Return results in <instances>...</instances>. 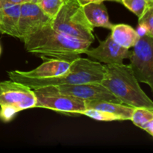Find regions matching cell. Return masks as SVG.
I'll use <instances>...</instances> for the list:
<instances>
[{
	"label": "cell",
	"mask_w": 153,
	"mask_h": 153,
	"mask_svg": "<svg viewBox=\"0 0 153 153\" xmlns=\"http://www.w3.org/2000/svg\"><path fill=\"white\" fill-rule=\"evenodd\" d=\"M105 73V65L99 61L78 56L70 70L61 76L48 79H34L19 74L18 70L7 72L9 79L22 83L31 89L48 86L73 85L86 83H101Z\"/></svg>",
	"instance_id": "obj_1"
},
{
	"label": "cell",
	"mask_w": 153,
	"mask_h": 153,
	"mask_svg": "<svg viewBox=\"0 0 153 153\" xmlns=\"http://www.w3.org/2000/svg\"><path fill=\"white\" fill-rule=\"evenodd\" d=\"M105 73L101 84L121 103L133 108L153 110V102L142 90L129 65L105 64Z\"/></svg>",
	"instance_id": "obj_2"
},
{
	"label": "cell",
	"mask_w": 153,
	"mask_h": 153,
	"mask_svg": "<svg viewBox=\"0 0 153 153\" xmlns=\"http://www.w3.org/2000/svg\"><path fill=\"white\" fill-rule=\"evenodd\" d=\"M22 42L28 52L46 55H80L91 45L61 34L52 28L51 22L30 34Z\"/></svg>",
	"instance_id": "obj_3"
},
{
	"label": "cell",
	"mask_w": 153,
	"mask_h": 153,
	"mask_svg": "<svg viewBox=\"0 0 153 153\" xmlns=\"http://www.w3.org/2000/svg\"><path fill=\"white\" fill-rule=\"evenodd\" d=\"M51 25L55 30L71 38L91 43L95 40L94 28L87 19L83 6L78 0H66L51 20Z\"/></svg>",
	"instance_id": "obj_4"
},
{
	"label": "cell",
	"mask_w": 153,
	"mask_h": 153,
	"mask_svg": "<svg viewBox=\"0 0 153 153\" xmlns=\"http://www.w3.org/2000/svg\"><path fill=\"white\" fill-rule=\"evenodd\" d=\"M129 67L139 82L153 89V36L140 34V38L133 46Z\"/></svg>",
	"instance_id": "obj_5"
},
{
	"label": "cell",
	"mask_w": 153,
	"mask_h": 153,
	"mask_svg": "<svg viewBox=\"0 0 153 153\" xmlns=\"http://www.w3.org/2000/svg\"><path fill=\"white\" fill-rule=\"evenodd\" d=\"M35 94L36 108H43L57 112L80 114L86 109L84 100L60 92L55 86L32 89Z\"/></svg>",
	"instance_id": "obj_6"
},
{
	"label": "cell",
	"mask_w": 153,
	"mask_h": 153,
	"mask_svg": "<svg viewBox=\"0 0 153 153\" xmlns=\"http://www.w3.org/2000/svg\"><path fill=\"white\" fill-rule=\"evenodd\" d=\"M36 103L35 94L29 87L11 79L0 82V105L13 106L21 111L36 108Z\"/></svg>",
	"instance_id": "obj_7"
},
{
	"label": "cell",
	"mask_w": 153,
	"mask_h": 153,
	"mask_svg": "<svg viewBox=\"0 0 153 153\" xmlns=\"http://www.w3.org/2000/svg\"><path fill=\"white\" fill-rule=\"evenodd\" d=\"M79 55H40L43 63L30 71H20L19 74L34 79H48L61 76L70 70L73 61Z\"/></svg>",
	"instance_id": "obj_8"
},
{
	"label": "cell",
	"mask_w": 153,
	"mask_h": 153,
	"mask_svg": "<svg viewBox=\"0 0 153 153\" xmlns=\"http://www.w3.org/2000/svg\"><path fill=\"white\" fill-rule=\"evenodd\" d=\"M55 87L62 94L77 97L85 102L107 101L121 103V102L101 83L59 85Z\"/></svg>",
	"instance_id": "obj_9"
},
{
	"label": "cell",
	"mask_w": 153,
	"mask_h": 153,
	"mask_svg": "<svg viewBox=\"0 0 153 153\" xmlns=\"http://www.w3.org/2000/svg\"><path fill=\"white\" fill-rule=\"evenodd\" d=\"M51 19L38 4L32 1L23 3L20 6V16L19 20V39L23 40L40 27L51 22Z\"/></svg>",
	"instance_id": "obj_10"
},
{
	"label": "cell",
	"mask_w": 153,
	"mask_h": 153,
	"mask_svg": "<svg viewBox=\"0 0 153 153\" xmlns=\"http://www.w3.org/2000/svg\"><path fill=\"white\" fill-rule=\"evenodd\" d=\"M99 46L88 49L85 55L105 64H122L126 59H129L131 51L115 43L110 35L104 40H99Z\"/></svg>",
	"instance_id": "obj_11"
},
{
	"label": "cell",
	"mask_w": 153,
	"mask_h": 153,
	"mask_svg": "<svg viewBox=\"0 0 153 153\" xmlns=\"http://www.w3.org/2000/svg\"><path fill=\"white\" fill-rule=\"evenodd\" d=\"M20 6L0 0V26L3 34L19 38Z\"/></svg>",
	"instance_id": "obj_12"
},
{
	"label": "cell",
	"mask_w": 153,
	"mask_h": 153,
	"mask_svg": "<svg viewBox=\"0 0 153 153\" xmlns=\"http://www.w3.org/2000/svg\"><path fill=\"white\" fill-rule=\"evenodd\" d=\"M87 19L93 27L111 29L114 24L110 22L106 6L103 2L89 3L83 6Z\"/></svg>",
	"instance_id": "obj_13"
},
{
	"label": "cell",
	"mask_w": 153,
	"mask_h": 153,
	"mask_svg": "<svg viewBox=\"0 0 153 153\" xmlns=\"http://www.w3.org/2000/svg\"><path fill=\"white\" fill-rule=\"evenodd\" d=\"M110 36L112 40L122 47L132 48L140 38V34L137 30L126 24H117L112 27Z\"/></svg>",
	"instance_id": "obj_14"
},
{
	"label": "cell",
	"mask_w": 153,
	"mask_h": 153,
	"mask_svg": "<svg viewBox=\"0 0 153 153\" xmlns=\"http://www.w3.org/2000/svg\"><path fill=\"white\" fill-rule=\"evenodd\" d=\"M86 108H94L104 111L120 117L123 120H131L134 108L122 103L112 102L107 101L85 102Z\"/></svg>",
	"instance_id": "obj_15"
},
{
	"label": "cell",
	"mask_w": 153,
	"mask_h": 153,
	"mask_svg": "<svg viewBox=\"0 0 153 153\" xmlns=\"http://www.w3.org/2000/svg\"><path fill=\"white\" fill-rule=\"evenodd\" d=\"M121 4L139 18L148 7L153 5V1L150 0H121Z\"/></svg>",
	"instance_id": "obj_16"
},
{
	"label": "cell",
	"mask_w": 153,
	"mask_h": 153,
	"mask_svg": "<svg viewBox=\"0 0 153 153\" xmlns=\"http://www.w3.org/2000/svg\"><path fill=\"white\" fill-rule=\"evenodd\" d=\"M152 120H153V110L146 108H134L130 120L132 121L134 125L140 128Z\"/></svg>",
	"instance_id": "obj_17"
},
{
	"label": "cell",
	"mask_w": 153,
	"mask_h": 153,
	"mask_svg": "<svg viewBox=\"0 0 153 153\" xmlns=\"http://www.w3.org/2000/svg\"><path fill=\"white\" fill-rule=\"evenodd\" d=\"M65 0H38L37 4L42 10L52 19L59 11Z\"/></svg>",
	"instance_id": "obj_18"
},
{
	"label": "cell",
	"mask_w": 153,
	"mask_h": 153,
	"mask_svg": "<svg viewBox=\"0 0 153 153\" xmlns=\"http://www.w3.org/2000/svg\"><path fill=\"white\" fill-rule=\"evenodd\" d=\"M80 114L85 115L92 119L100 121H115L123 120L120 117L108 111H104L101 110H97L94 108H86Z\"/></svg>",
	"instance_id": "obj_19"
},
{
	"label": "cell",
	"mask_w": 153,
	"mask_h": 153,
	"mask_svg": "<svg viewBox=\"0 0 153 153\" xmlns=\"http://www.w3.org/2000/svg\"><path fill=\"white\" fill-rule=\"evenodd\" d=\"M138 25L139 28L143 30L141 34L145 33L153 36V5L148 7L138 18Z\"/></svg>",
	"instance_id": "obj_20"
},
{
	"label": "cell",
	"mask_w": 153,
	"mask_h": 153,
	"mask_svg": "<svg viewBox=\"0 0 153 153\" xmlns=\"http://www.w3.org/2000/svg\"><path fill=\"white\" fill-rule=\"evenodd\" d=\"M19 112L16 108L11 105H0V120L4 123H8L11 121L16 114Z\"/></svg>",
	"instance_id": "obj_21"
},
{
	"label": "cell",
	"mask_w": 153,
	"mask_h": 153,
	"mask_svg": "<svg viewBox=\"0 0 153 153\" xmlns=\"http://www.w3.org/2000/svg\"><path fill=\"white\" fill-rule=\"evenodd\" d=\"M140 128L144 131H146L149 135L153 136V120H149V122H147L146 123H145L144 125L140 127Z\"/></svg>",
	"instance_id": "obj_22"
},
{
	"label": "cell",
	"mask_w": 153,
	"mask_h": 153,
	"mask_svg": "<svg viewBox=\"0 0 153 153\" xmlns=\"http://www.w3.org/2000/svg\"><path fill=\"white\" fill-rule=\"evenodd\" d=\"M105 1H115V2L121 3V0H78L79 3L82 6L85 5L89 3H99V2H104Z\"/></svg>",
	"instance_id": "obj_23"
},
{
	"label": "cell",
	"mask_w": 153,
	"mask_h": 153,
	"mask_svg": "<svg viewBox=\"0 0 153 153\" xmlns=\"http://www.w3.org/2000/svg\"><path fill=\"white\" fill-rule=\"evenodd\" d=\"M6 1H8V2L12 3V4H22L23 3L28 2V1H31L30 0H4Z\"/></svg>",
	"instance_id": "obj_24"
},
{
	"label": "cell",
	"mask_w": 153,
	"mask_h": 153,
	"mask_svg": "<svg viewBox=\"0 0 153 153\" xmlns=\"http://www.w3.org/2000/svg\"><path fill=\"white\" fill-rule=\"evenodd\" d=\"M30 1H32V2H35V3H37V1H38V0H30Z\"/></svg>",
	"instance_id": "obj_25"
},
{
	"label": "cell",
	"mask_w": 153,
	"mask_h": 153,
	"mask_svg": "<svg viewBox=\"0 0 153 153\" xmlns=\"http://www.w3.org/2000/svg\"><path fill=\"white\" fill-rule=\"evenodd\" d=\"M0 33H1V34H3V32H2V29H1V26H0Z\"/></svg>",
	"instance_id": "obj_26"
},
{
	"label": "cell",
	"mask_w": 153,
	"mask_h": 153,
	"mask_svg": "<svg viewBox=\"0 0 153 153\" xmlns=\"http://www.w3.org/2000/svg\"><path fill=\"white\" fill-rule=\"evenodd\" d=\"M1 45H0V55H1Z\"/></svg>",
	"instance_id": "obj_27"
},
{
	"label": "cell",
	"mask_w": 153,
	"mask_h": 153,
	"mask_svg": "<svg viewBox=\"0 0 153 153\" xmlns=\"http://www.w3.org/2000/svg\"><path fill=\"white\" fill-rule=\"evenodd\" d=\"M150 1H153V0H150Z\"/></svg>",
	"instance_id": "obj_28"
},
{
	"label": "cell",
	"mask_w": 153,
	"mask_h": 153,
	"mask_svg": "<svg viewBox=\"0 0 153 153\" xmlns=\"http://www.w3.org/2000/svg\"><path fill=\"white\" fill-rule=\"evenodd\" d=\"M65 1H66V0H65Z\"/></svg>",
	"instance_id": "obj_29"
}]
</instances>
